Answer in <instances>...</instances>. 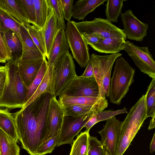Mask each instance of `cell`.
Listing matches in <instances>:
<instances>
[{
	"label": "cell",
	"mask_w": 155,
	"mask_h": 155,
	"mask_svg": "<svg viewBox=\"0 0 155 155\" xmlns=\"http://www.w3.org/2000/svg\"><path fill=\"white\" fill-rule=\"evenodd\" d=\"M107 153L100 141L90 136L87 155H107Z\"/></svg>",
	"instance_id": "obj_36"
},
{
	"label": "cell",
	"mask_w": 155,
	"mask_h": 155,
	"mask_svg": "<svg viewBox=\"0 0 155 155\" xmlns=\"http://www.w3.org/2000/svg\"><path fill=\"white\" fill-rule=\"evenodd\" d=\"M6 82V72L5 66L0 67V99L4 90Z\"/></svg>",
	"instance_id": "obj_42"
},
{
	"label": "cell",
	"mask_w": 155,
	"mask_h": 155,
	"mask_svg": "<svg viewBox=\"0 0 155 155\" xmlns=\"http://www.w3.org/2000/svg\"><path fill=\"white\" fill-rule=\"evenodd\" d=\"M58 135L54 136L40 146L36 152V155H44L51 153L56 146Z\"/></svg>",
	"instance_id": "obj_38"
},
{
	"label": "cell",
	"mask_w": 155,
	"mask_h": 155,
	"mask_svg": "<svg viewBox=\"0 0 155 155\" xmlns=\"http://www.w3.org/2000/svg\"><path fill=\"white\" fill-rule=\"evenodd\" d=\"M61 29L65 30L50 3L47 18L44 26L41 29L45 42L46 57L48 59L54 39L58 32Z\"/></svg>",
	"instance_id": "obj_15"
},
{
	"label": "cell",
	"mask_w": 155,
	"mask_h": 155,
	"mask_svg": "<svg viewBox=\"0 0 155 155\" xmlns=\"http://www.w3.org/2000/svg\"></svg>",
	"instance_id": "obj_49"
},
{
	"label": "cell",
	"mask_w": 155,
	"mask_h": 155,
	"mask_svg": "<svg viewBox=\"0 0 155 155\" xmlns=\"http://www.w3.org/2000/svg\"><path fill=\"white\" fill-rule=\"evenodd\" d=\"M0 9L13 17L22 25H30L20 0H0Z\"/></svg>",
	"instance_id": "obj_21"
},
{
	"label": "cell",
	"mask_w": 155,
	"mask_h": 155,
	"mask_svg": "<svg viewBox=\"0 0 155 155\" xmlns=\"http://www.w3.org/2000/svg\"><path fill=\"white\" fill-rule=\"evenodd\" d=\"M107 155H110L108 153H107Z\"/></svg>",
	"instance_id": "obj_48"
},
{
	"label": "cell",
	"mask_w": 155,
	"mask_h": 155,
	"mask_svg": "<svg viewBox=\"0 0 155 155\" xmlns=\"http://www.w3.org/2000/svg\"><path fill=\"white\" fill-rule=\"evenodd\" d=\"M65 32L73 58L81 67L84 68L90 59L88 45L78 30L74 21H68Z\"/></svg>",
	"instance_id": "obj_6"
},
{
	"label": "cell",
	"mask_w": 155,
	"mask_h": 155,
	"mask_svg": "<svg viewBox=\"0 0 155 155\" xmlns=\"http://www.w3.org/2000/svg\"><path fill=\"white\" fill-rule=\"evenodd\" d=\"M123 50L142 72L155 79V62L147 46L139 47L127 40Z\"/></svg>",
	"instance_id": "obj_8"
},
{
	"label": "cell",
	"mask_w": 155,
	"mask_h": 155,
	"mask_svg": "<svg viewBox=\"0 0 155 155\" xmlns=\"http://www.w3.org/2000/svg\"><path fill=\"white\" fill-rule=\"evenodd\" d=\"M81 76L84 78L94 77L93 67L90 61L87 65L84 73Z\"/></svg>",
	"instance_id": "obj_43"
},
{
	"label": "cell",
	"mask_w": 155,
	"mask_h": 155,
	"mask_svg": "<svg viewBox=\"0 0 155 155\" xmlns=\"http://www.w3.org/2000/svg\"><path fill=\"white\" fill-rule=\"evenodd\" d=\"M26 27L34 43L43 55L46 57L45 43L41 30L33 25H30Z\"/></svg>",
	"instance_id": "obj_33"
},
{
	"label": "cell",
	"mask_w": 155,
	"mask_h": 155,
	"mask_svg": "<svg viewBox=\"0 0 155 155\" xmlns=\"http://www.w3.org/2000/svg\"><path fill=\"white\" fill-rule=\"evenodd\" d=\"M74 23L81 34L94 33L102 39L108 38H127L123 30L117 27L106 19L95 18L91 21H83Z\"/></svg>",
	"instance_id": "obj_5"
},
{
	"label": "cell",
	"mask_w": 155,
	"mask_h": 155,
	"mask_svg": "<svg viewBox=\"0 0 155 155\" xmlns=\"http://www.w3.org/2000/svg\"><path fill=\"white\" fill-rule=\"evenodd\" d=\"M95 112L81 117L64 116L56 146L72 144L74 141V137L78 134Z\"/></svg>",
	"instance_id": "obj_10"
},
{
	"label": "cell",
	"mask_w": 155,
	"mask_h": 155,
	"mask_svg": "<svg viewBox=\"0 0 155 155\" xmlns=\"http://www.w3.org/2000/svg\"><path fill=\"white\" fill-rule=\"evenodd\" d=\"M52 96L44 93L15 114L18 140L30 155H36L45 138L47 115Z\"/></svg>",
	"instance_id": "obj_1"
},
{
	"label": "cell",
	"mask_w": 155,
	"mask_h": 155,
	"mask_svg": "<svg viewBox=\"0 0 155 155\" xmlns=\"http://www.w3.org/2000/svg\"><path fill=\"white\" fill-rule=\"evenodd\" d=\"M122 123L113 117L106 120L103 128L98 132L101 137L100 141L110 155H116Z\"/></svg>",
	"instance_id": "obj_12"
},
{
	"label": "cell",
	"mask_w": 155,
	"mask_h": 155,
	"mask_svg": "<svg viewBox=\"0 0 155 155\" xmlns=\"http://www.w3.org/2000/svg\"><path fill=\"white\" fill-rule=\"evenodd\" d=\"M145 102L147 117L155 116V79H153L146 92Z\"/></svg>",
	"instance_id": "obj_35"
},
{
	"label": "cell",
	"mask_w": 155,
	"mask_h": 155,
	"mask_svg": "<svg viewBox=\"0 0 155 155\" xmlns=\"http://www.w3.org/2000/svg\"><path fill=\"white\" fill-rule=\"evenodd\" d=\"M146 95H143L131 108L121 126L116 155H123L147 118Z\"/></svg>",
	"instance_id": "obj_2"
},
{
	"label": "cell",
	"mask_w": 155,
	"mask_h": 155,
	"mask_svg": "<svg viewBox=\"0 0 155 155\" xmlns=\"http://www.w3.org/2000/svg\"><path fill=\"white\" fill-rule=\"evenodd\" d=\"M64 19L70 21L72 17V12L74 0H60Z\"/></svg>",
	"instance_id": "obj_39"
},
{
	"label": "cell",
	"mask_w": 155,
	"mask_h": 155,
	"mask_svg": "<svg viewBox=\"0 0 155 155\" xmlns=\"http://www.w3.org/2000/svg\"><path fill=\"white\" fill-rule=\"evenodd\" d=\"M2 34V38L7 54L8 61L18 63L21 60L22 54L21 42L12 30H7Z\"/></svg>",
	"instance_id": "obj_17"
},
{
	"label": "cell",
	"mask_w": 155,
	"mask_h": 155,
	"mask_svg": "<svg viewBox=\"0 0 155 155\" xmlns=\"http://www.w3.org/2000/svg\"><path fill=\"white\" fill-rule=\"evenodd\" d=\"M127 109L125 107L122 109L116 110H103L101 111L95 112L85 124L84 127L86 128V131H89L90 129L98 122L107 120L116 115L127 113Z\"/></svg>",
	"instance_id": "obj_28"
},
{
	"label": "cell",
	"mask_w": 155,
	"mask_h": 155,
	"mask_svg": "<svg viewBox=\"0 0 155 155\" xmlns=\"http://www.w3.org/2000/svg\"><path fill=\"white\" fill-rule=\"evenodd\" d=\"M45 57L34 60L20 61L18 62L20 75L27 88L37 75Z\"/></svg>",
	"instance_id": "obj_19"
},
{
	"label": "cell",
	"mask_w": 155,
	"mask_h": 155,
	"mask_svg": "<svg viewBox=\"0 0 155 155\" xmlns=\"http://www.w3.org/2000/svg\"><path fill=\"white\" fill-rule=\"evenodd\" d=\"M30 24L36 26L35 10L34 0H20Z\"/></svg>",
	"instance_id": "obj_37"
},
{
	"label": "cell",
	"mask_w": 155,
	"mask_h": 155,
	"mask_svg": "<svg viewBox=\"0 0 155 155\" xmlns=\"http://www.w3.org/2000/svg\"><path fill=\"white\" fill-rule=\"evenodd\" d=\"M0 48L1 49L5 57L6 58L7 61H8V57L7 54V53L6 50L5 46L3 41L2 35L1 33L0 32Z\"/></svg>",
	"instance_id": "obj_44"
},
{
	"label": "cell",
	"mask_w": 155,
	"mask_h": 155,
	"mask_svg": "<svg viewBox=\"0 0 155 155\" xmlns=\"http://www.w3.org/2000/svg\"><path fill=\"white\" fill-rule=\"evenodd\" d=\"M81 34L87 44L90 46L98 43L102 39L100 36L94 33H82Z\"/></svg>",
	"instance_id": "obj_41"
},
{
	"label": "cell",
	"mask_w": 155,
	"mask_h": 155,
	"mask_svg": "<svg viewBox=\"0 0 155 155\" xmlns=\"http://www.w3.org/2000/svg\"><path fill=\"white\" fill-rule=\"evenodd\" d=\"M155 127V116L152 117L150 120L149 126L148 128V130H151L153 129Z\"/></svg>",
	"instance_id": "obj_46"
},
{
	"label": "cell",
	"mask_w": 155,
	"mask_h": 155,
	"mask_svg": "<svg viewBox=\"0 0 155 155\" xmlns=\"http://www.w3.org/2000/svg\"><path fill=\"white\" fill-rule=\"evenodd\" d=\"M20 31L23 52L20 61L34 60L44 58L45 56L43 55L34 43L26 27L22 25L20 27Z\"/></svg>",
	"instance_id": "obj_18"
},
{
	"label": "cell",
	"mask_w": 155,
	"mask_h": 155,
	"mask_svg": "<svg viewBox=\"0 0 155 155\" xmlns=\"http://www.w3.org/2000/svg\"><path fill=\"white\" fill-rule=\"evenodd\" d=\"M97 64L101 82V89L99 96L108 97V92L112 68L116 59L121 57L122 53L112 54L106 55H99L92 54Z\"/></svg>",
	"instance_id": "obj_14"
},
{
	"label": "cell",
	"mask_w": 155,
	"mask_h": 155,
	"mask_svg": "<svg viewBox=\"0 0 155 155\" xmlns=\"http://www.w3.org/2000/svg\"><path fill=\"white\" fill-rule=\"evenodd\" d=\"M7 61L6 58L3 54L0 48V63H5Z\"/></svg>",
	"instance_id": "obj_47"
},
{
	"label": "cell",
	"mask_w": 155,
	"mask_h": 155,
	"mask_svg": "<svg viewBox=\"0 0 155 155\" xmlns=\"http://www.w3.org/2000/svg\"><path fill=\"white\" fill-rule=\"evenodd\" d=\"M77 75L74 62L69 51L60 58L54 72V95L56 97Z\"/></svg>",
	"instance_id": "obj_7"
},
{
	"label": "cell",
	"mask_w": 155,
	"mask_h": 155,
	"mask_svg": "<svg viewBox=\"0 0 155 155\" xmlns=\"http://www.w3.org/2000/svg\"><path fill=\"white\" fill-rule=\"evenodd\" d=\"M126 42L123 38H108L102 39L98 43L90 46L98 52L112 54L123 50Z\"/></svg>",
	"instance_id": "obj_24"
},
{
	"label": "cell",
	"mask_w": 155,
	"mask_h": 155,
	"mask_svg": "<svg viewBox=\"0 0 155 155\" xmlns=\"http://www.w3.org/2000/svg\"><path fill=\"white\" fill-rule=\"evenodd\" d=\"M64 116L62 107L56 97L52 96L49 104L46 120L47 132L43 144L59 134Z\"/></svg>",
	"instance_id": "obj_13"
},
{
	"label": "cell",
	"mask_w": 155,
	"mask_h": 155,
	"mask_svg": "<svg viewBox=\"0 0 155 155\" xmlns=\"http://www.w3.org/2000/svg\"><path fill=\"white\" fill-rule=\"evenodd\" d=\"M52 8H53L59 21L65 30V24L60 0H49Z\"/></svg>",
	"instance_id": "obj_40"
},
{
	"label": "cell",
	"mask_w": 155,
	"mask_h": 155,
	"mask_svg": "<svg viewBox=\"0 0 155 155\" xmlns=\"http://www.w3.org/2000/svg\"><path fill=\"white\" fill-rule=\"evenodd\" d=\"M65 116L81 117L95 112L102 111L96 107L83 105H69L61 106Z\"/></svg>",
	"instance_id": "obj_32"
},
{
	"label": "cell",
	"mask_w": 155,
	"mask_h": 155,
	"mask_svg": "<svg viewBox=\"0 0 155 155\" xmlns=\"http://www.w3.org/2000/svg\"><path fill=\"white\" fill-rule=\"evenodd\" d=\"M135 72V69L123 57L116 59L109 89L108 97L110 103L120 104L134 81Z\"/></svg>",
	"instance_id": "obj_4"
},
{
	"label": "cell",
	"mask_w": 155,
	"mask_h": 155,
	"mask_svg": "<svg viewBox=\"0 0 155 155\" xmlns=\"http://www.w3.org/2000/svg\"><path fill=\"white\" fill-rule=\"evenodd\" d=\"M48 66V61L46 60V57H45L37 75L30 85L27 88V92L24 104L34 93L41 84L46 73Z\"/></svg>",
	"instance_id": "obj_34"
},
{
	"label": "cell",
	"mask_w": 155,
	"mask_h": 155,
	"mask_svg": "<svg viewBox=\"0 0 155 155\" xmlns=\"http://www.w3.org/2000/svg\"><path fill=\"white\" fill-rule=\"evenodd\" d=\"M69 48L65 31L61 29L53 42L48 59V64L54 65L55 67L60 58L65 52H68Z\"/></svg>",
	"instance_id": "obj_20"
},
{
	"label": "cell",
	"mask_w": 155,
	"mask_h": 155,
	"mask_svg": "<svg viewBox=\"0 0 155 155\" xmlns=\"http://www.w3.org/2000/svg\"><path fill=\"white\" fill-rule=\"evenodd\" d=\"M123 0H108L105 5V14L106 19L112 23H117L122 7Z\"/></svg>",
	"instance_id": "obj_31"
},
{
	"label": "cell",
	"mask_w": 155,
	"mask_h": 155,
	"mask_svg": "<svg viewBox=\"0 0 155 155\" xmlns=\"http://www.w3.org/2000/svg\"><path fill=\"white\" fill-rule=\"evenodd\" d=\"M55 67L54 65H49L41 84L35 92L24 105L25 107L30 104L41 94L47 92L54 95V72Z\"/></svg>",
	"instance_id": "obj_22"
},
{
	"label": "cell",
	"mask_w": 155,
	"mask_h": 155,
	"mask_svg": "<svg viewBox=\"0 0 155 155\" xmlns=\"http://www.w3.org/2000/svg\"><path fill=\"white\" fill-rule=\"evenodd\" d=\"M107 0H78L74 5L72 17L78 20H84L89 13L93 12Z\"/></svg>",
	"instance_id": "obj_23"
},
{
	"label": "cell",
	"mask_w": 155,
	"mask_h": 155,
	"mask_svg": "<svg viewBox=\"0 0 155 155\" xmlns=\"http://www.w3.org/2000/svg\"><path fill=\"white\" fill-rule=\"evenodd\" d=\"M90 136L86 130L78 135L73 143L70 155H87Z\"/></svg>",
	"instance_id": "obj_30"
},
{
	"label": "cell",
	"mask_w": 155,
	"mask_h": 155,
	"mask_svg": "<svg viewBox=\"0 0 155 155\" xmlns=\"http://www.w3.org/2000/svg\"><path fill=\"white\" fill-rule=\"evenodd\" d=\"M22 24L16 19L0 9V32L2 33L11 30L14 31L19 38L22 44L20 31Z\"/></svg>",
	"instance_id": "obj_26"
},
{
	"label": "cell",
	"mask_w": 155,
	"mask_h": 155,
	"mask_svg": "<svg viewBox=\"0 0 155 155\" xmlns=\"http://www.w3.org/2000/svg\"><path fill=\"white\" fill-rule=\"evenodd\" d=\"M63 95L74 97H101L99 96L98 85L94 77L84 78L77 75L66 86L59 96Z\"/></svg>",
	"instance_id": "obj_9"
},
{
	"label": "cell",
	"mask_w": 155,
	"mask_h": 155,
	"mask_svg": "<svg viewBox=\"0 0 155 155\" xmlns=\"http://www.w3.org/2000/svg\"><path fill=\"white\" fill-rule=\"evenodd\" d=\"M155 150V133L154 134L150 146V153H153Z\"/></svg>",
	"instance_id": "obj_45"
},
{
	"label": "cell",
	"mask_w": 155,
	"mask_h": 155,
	"mask_svg": "<svg viewBox=\"0 0 155 155\" xmlns=\"http://www.w3.org/2000/svg\"><path fill=\"white\" fill-rule=\"evenodd\" d=\"M120 16L124 26L123 30L127 38L139 42L143 41L147 36L148 24L139 20L130 9L124 13L121 12Z\"/></svg>",
	"instance_id": "obj_11"
},
{
	"label": "cell",
	"mask_w": 155,
	"mask_h": 155,
	"mask_svg": "<svg viewBox=\"0 0 155 155\" xmlns=\"http://www.w3.org/2000/svg\"><path fill=\"white\" fill-rule=\"evenodd\" d=\"M0 129L17 142L18 141L15 117L7 109H0Z\"/></svg>",
	"instance_id": "obj_25"
},
{
	"label": "cell",
	"mask_w": 155,
	"mask_h": 155,
	"mask_svg": "<svg viewBox=\"0 0 155 155\" xmlns=\"http://www.w3.org/2000/svg\"><path fill=\"white\" fill-rule=\"evenodd\" d=\"M58 101L61 106L83 105L94 107L102 111L106 108L108 103L105 97L70 96L63 95L59 96Z\"/></svg>",
	"instance_id": "obj_16"
},
{
	"label": "cell",
	"mask_w": 155,
	"mask_h": 155,
	"mask_svg": "<svg viewBox=\"0 0 155 155\" xmlns=\"http://www.w3.org/2000/svg\"><path fill=\"white\" fill-rule=\"evenodd\" d=\"M20 152L17 142L0 129V155H20Z\"/></svg>",
	"instance_id": "obj_27"
},
{
	"label": "cell",
	"mask_w": 155,
	"mask_h": 155,
	"mask_svg": "<svg viewBox=\"0 0 155 155\" xmlns=\"http://www.w3.org/2000/svg\"><path fill=\"white\" fill-rule=\"evenodd\" d=\"M35 10L36 26L41 30L48 15L49 0H34Z\"/></svg>",
	"instance_id": "obj_29"
},
{
	"label": "cell",
	"mask_w": 155,
	"mask_h": 155,
	"mask_svg": "<svg viewBox=\"0 0 155 155\" xmlns=\"http://www.w3.org/2000/svg\"><path fill=\"white\" fill-rule=\"evenodd\" d=\"M6 82L0 99V107L9 109L21 108L24 104L27 88L20 75L18 63L8 61L5 65Z\"/></svg>",
	"instance_id": "obj_3"
}]
</instances>
